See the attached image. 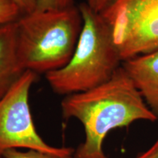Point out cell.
Masks as SVG:
<instances>
[{
    "label": "cell",
    "mask_w": 158,
    "mask_h": 158,
    "mask_svg": "<svg viewBox=\"0 0 158 158\" xmlns=\"http://www.w3.org/2000/svg\"><path fill=\"white\" fill-rule=\"evenodd\" d=\"M25 71L18 52L16 21L0 25V99Z\"/></svg>",
    "instance_id": "7"
},
{
    "label": "cell",
    "mask_w": 158,
    "mask_h": 158,
    "mask_svg": "<svg viewBox=\"0 0 158 158\" xmlns=\"http://www.w3.org/2000/svg\"><path fill=\"white\" fill-rule=\"evenodd\" d=\"M122 66L158 119V51L123 61Z\"/></svg>",
    "instance_id": "6"
},
{
    "label": "cell",
    "mask_w": 158,
    "mask_h": 158,
    "mask_svg": "<svg viewBox=\"0 0 158 158\" xmlns=\"http://www.w3.org/2000/svg\"><path fill=\"white\" fill-rule=\"evenodd\" d=\"M78 7L83 27L73 54L63 68L45 74L49 86L59 94L69 95L100 86L122 66L107 21L86 3Z\"/></svg>",
    "instance_id": "2"
},
{
    "label": "cell",
    "mask_w": 158,
    "mask_h": 158,
    "mask_svg": "<svg viewBox=\"0 0 158 158\" xmlns=\"http://www.w3.org/2000/svg\"><path fill=\"white\" fill-rule=\"evenodd\" d=\"M37 74L26 70L0 99V158L10 149H25L48 154L56 158H73L75 149L49 145L35 127L29 107V91Z\"/></svg>",
    "instance_id": "4"
},
{
    "label": "cell",
    "mask_w": 158,
    "mask_h": 158,
    "mask_svg": "<svg viewBox=\"0 0 158 158\" xmlns=\"http://www.w3.org/2000/svg\"><path fill=\"white\" fill-rule=\"evenodd\" d=\"M61 108L63 117L76 118L84 129L85 140L73 158H108L103 143L111 130L139 120H157L122 66L104 84L67 95Z\"/></svg>",
    "instance_id": "1"
},
{
    "label": "cell",
    "mask_w": 158,
    "mask_h": 158,
    "mask_svg": "<svg viewBox=\"0 0 158 158\" xmlns=\"http://www.w3.org/2000/svg\"><path fill=\"white\" fill-rule=\"evenodd\" d=\"M19 5L23 15L29 14L35 11L37 0H13Z\"/></svg>",
    "instance_id": "12"
},
{
    "label": "cell",
    "mask_w": 158,
    "mask_h": 158,
    "mask_svg": "<svg viewBox=\"0 0 158 158\" xmlns=\"http://www.w3.org/2000/svg\"><path fill=\"white\" fill-rule=\"evenodd\" d=\"M23 15L13 0H0V25L14 23Z\"/></svg>",
    "instance_id": "8"
},
{
    "label": "cell",
    "mask_w": 158,
    "mask_h": 158,
    "mask_svg": "<svg viewBox=\"0 0 158 158\" xmlns=\"http://www.w3.org/2000/svg\"><path fill=\"white\" fill-rule=\"evenodd\" d=\"M3 158H56L48 154L27 150V152H20L18 149H10L5 152L3 155Z\"/></svg>",
    "instance_id": "10"
},
{
    "label": "cell",
    "mask_w": 158,
    "mask_h": 158,
    "mask_svg": "<svg viewBox=\"0 0 158 158\" xmlns=\"http://www.w3.org/2000/svg\"><path fill=\"white\" fill-rule=\"evenodd\" d=\"M18 52L25 70L45 75L68 64L83 27L78 6L35 10L16 21Z\"/></svg>",
    "instance_id": "3"
},
{
    "label": "cell",
    "mask_w": 158,
    "mask_h": 158,
    "mask_svg": "<svg viewBox=\"0 0 158 158\" xmlns=\"http://www.w3.org/2000/svg\"><path fill=\"white\" fill-rule=\"evenodd\" d=\"M101 15L122 62L158 51V0H117Z\"/></svg>",
    "instance_id": "5"
},
{
    "label": "cell",
    "mask_w": 158,
    "mask_h": 158,
    "mask_svg": "<svg viewBox=\"0 0 158 158\" xmlns=\"http://www.w3.org/2000/svg\"><path fill=\"white\" fill-rule=\"evenodd\" d=\"M135 158H158V138L147 151L140 154Z\"/></svg>",
    "instance_id": "13"
},
{
    "label": "cell",
    "mask_w": 158,
    "mask_h": 158,
    "mask_svg": "<svg viewBox=\"0 0 158 158\" xmlns=\"http://www.w3.org/2000/svg\"><path fill=\"white\" fill-rule=\"evenodd\" d=\"M73 0H37L35 10H56L74 6Z\"/></svg>",
    "instance_id": "9"
},
{
    "label": "cell",
    "mask_w": 158,
    "mask_h": 158,
    "mask_svg": "<svg viewBox=\"0 0 158 158\" xmlns=\"http://www.w3.org/2000/svg\"><path fill=\"white\" fill-rule=\"evenodd\" d=\"M116 1L117 0H87L86 4L92 10L101 14L111 7Z\"/></svg>",
    "instance_id": "11"
}]
</instances>
